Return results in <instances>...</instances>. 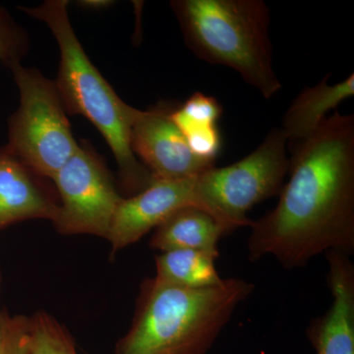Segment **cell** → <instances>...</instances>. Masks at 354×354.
Masks as SVG:
<instances>
[{
  "instance_id": "obj_10",
  "label": "cell",
  "mask_w": 354,
  "mask_h": 354,
  "mask_svg": "<svg viewBox=\"0 0 354 354\" xmlns=\"http://www.w3.org/2000/svg\"><path fill=\"white\" fill-rule=\"evenodd\" d=\"M325 255L332 304L310 321L307 337L317 354H354V264L346 254Z\"/></svg>"
},
{
  "instance_id": "obj_5",
  "label": "cell",
  "mask_w": 354,
  "mask_h": 354,
  "mask_svg": "<svg viewBox=\"0 0 354 354\" xmlns=\"http://www.w3.org/2000/svg\"><path fill=\"white\" fill-rule=\"evenodd\" d=\"M6 66L20 95L19 108L9 118L6 148L39 176L53 180L79 147L57 86L20 60Z\"/></svg>"
},
{
  "instance_id": "obj_20",
  "label": "cell",
  "mask_w": 354,
  "mask_h": 354,
  "mask_svg": "<svg viewBox=\"0 0 354 354\" xmlns=\"http://www.w3.org/2000/svg\"><path fill=\"white\" fill-rule=\"evenodd\" d=\"M0 310H1V309H0Z\"/></svg>"
},
{
  "instance_id": "obj_16",
  "label": "cell",
  "mask_w": 354,
  "mask_h": 354,
  "mask_svg": "<svg viewBox=\"0 0 354 354\" xmlns=\"http://www.w3.org/2000/svg\"><path fill=\"white\" fill-rule=\"evenodd\" d=\"M31 322V354H78L69 330L51 314L35 312Z\"/></svg>"
},
{
  "instance_id": "obj_4",
  "label": "cell",
  "mask_w": 354,
  "mask_h": 354,
  "mask_svg": "<svg viewBox=\"0 0 354 354\" xmlns=\"http://www.w3.org/2000/svg\"><path fill=\"white\" fill-rule=\"evenodd\" d=\"M184 39L200 59L235 70L265 99L281 90L272 65L269 7L262 0L171 2Z\"/></svg>"
},
{
  "instance_id": "obj_19",
  "label": "cell",
  "mask_w": 354,
  "mask_h": 354,
  "mask_svg": "<svg viewBox=\"0 0 354 354\" xmlns=\"http://www.w3.org/2000/svg\"><path fill=\"white\" fill-rule=\"evenodd\" d=\"M81 6L88 7V8H104V7L111 6V1H82L80 2Z\"/></svg>"
},
{
  "instance_id": "obj_14",
  "label": "cell",
  "mask_w": 354,
  "mask_h": 354,
  "mask_svg": "<svg viewBox=\"0 0 354 354\" xmlns=\"http://www.w3.org/2000/svg\"><path fill=\"white\" fill-rule=\"evenodd\" d=\"M218 255L205 251L172 250L156 256V278L189 288L220 285L223 278L216 268Z\"/></svg>"
},
{
  "instance_id": "obj_11",
  "label": "cell",
  "mask_w": 354,
  "mask_h": 354,
  "mask_svg": "<svg viewBox=\"0 0 354 354\" xmlns=\"http://www.w3.org/2000/svg\"><path fill=\"white\" fill-rule=\"evenodd\" d=\"M6 146L0 148V232L28 220L55 221L59 201Z\"/></svg>"
},
{
  "instance_id": "obj_1",
  "label": "cell",
  "mask_w": 354,
  "mask_h": 354,
  "mask_svg": "<svg viewBox=\"0 0 354 354\" xmlns=\"http://www.w3.org/2000/svg\"><path fill=\"white\" fill-rule=\"evenodd\" d=\"M290 179L272 211L251 223L247 258L286 270L320 254L354 253V115L335 111L292 148Z\"/></svg>"
},
{
  "instance_id": "obj_7",
  "label": "cell",
  "mask_w": 354,
  "mask_h": 354,
  "mask_svg": "<svg viewBox=\"0 0 354 354\" xmlns=\"http://www.w3.org/2000/svg\"><path fill=\"white\" fill-rule=\"evenodd\" d=\"M53 181L59 201L53 223L58 234L94 235L108 241L124 197L102 158L88 144H79Z\"/></svg>"
},
{
  "instance_id": "obj_9",
  "label": "cell",
  "mask_w": 354,
  "mask_h": 354,
  "mask_svg": "<svg viewBox=\"0 0 354 354\" xmlns=\"http://www.w3.org/2000/svg\"><path fill=\"white\" fill-rule=\"evenodd\" d=\"M186 207L202 209L195 177L178 180L155 179L138 194L124 198L108 239L111 256L136 243L172 214Z\"/></svg>"
},
{
  "instance_id": "obj_18",
  "label": "cell",
  "mask_w": 354,
  "mask_h": 354,
  "mask_svg": "<svg viewBox=\"0 0 354 354\" xmlns=\"http://www.w3.org/2000/svg\"><path fill=\"white\" fill-rule=\"evenodd\" d=\"M28 37L4 7L0 6V62L20 60L27 53Z\"/></svg>"
},
{
  "instance_id": "obj_17",
  "label": "cell",
  "mask_w": 354,
  "mask_h": 354,
  "mask_svg": "<svg viewBox=\"0 0 354 354\" xmlns=\"http://www.w3.org/2000/svg\"><path fill=\"white\" fill-rule=\"evenodd\" d=\"M31 316L0 310V354H31Z\"/></svg>"
},
{
  "instance_id": "obj_3",
  "label": "cell",
  "mask_w": 354,
  "mask_h": 354,
  "mask_svg": "<svg viewBox=\"0 0 354 354\" xmlns=\"http://www.w3.org/2000/svg\"><path fill=\"white\" fill-rule=\"evenodd\" d=\"M67 0H46L23 12L43 21L57 39L60 64L55 81L65 111L90 120L109 144L121 186L130 196L146 189L155 179L131 148V130L140 109L123 102L86 55L68 15Z\"/></svg>"
},
{
  "instance_id": "obj_6",
  "label": "cell",
  "mask_w": 354,
  "mask_h": 354,
  "mask_svg": "<svg viewBox=\"0 0 354 354\" xmlns=\"http://www.w3.org/2000/svg\"><path fill=\"white\" fill-rule=\"evenodd\" d=\"M288 139L279 129L266 136L256 150L227 165L207 169L195 177V189L203 211L223 227L227 234L250 227L247 213L258 203L277 196L290 171Z\"/></svg>"
},
{
  "instance_id": "obj_15",
  "label": "cell",
  "mask_w": 354,
  "mask_h": 354,
  "mask_svg": "<svg viewBox=\"0 0 354 354\" xmlns=\"http://www.w3.org/2000/svg\"><path fill=\"white\" fill-rule=\"evenodd\" d=\"M223 106L216 97L195 93L181 106H176L171 118L184 137L218 128Z\"/></svg>"
},
{
  "instance_id": "obj_8",
  "label": "cell",
  "mask_w": 354,
  "mask_h": 354,
  "mask_svg": "<svg viewBox=\"0 0 354 354\" xmlns=\"http://www.w3.org/2000/svg\"><path fill=\"white\" fill-rule=\"evenodd\" d=\"M176 106L160 102L140 111L131 130V148L153 176L160 180L193 178L215 167L196 157L171 118Z\"/></svg>"
},
{
  "instance_id": "obj_2",
  "label": "cell",
  "mask_w": 354,
  "mask_h": 354,
  "mask_svg": "<svg viewBox=\"0 0 354 354\" xmlns=\"http://www.w3.org/2000/svg\"><path fill=\"white\" fill-rule=\"evenodd\" d=\"M254 290L252 283L239 278L203 288L147 278L115 354H206Z\"/></svg>"
},
{
  "instance_id": "obj_13",
  "label": "cell",
  "mask_w": 354,
  "mask_h": 354,
  "mask_svg": "<svg viewBox=\"0 0 354 354\" xmlns=\"http://www.w3.org/2000/svg\"><path fill=\"white\" fill-rule=\"evenodd\" d=\"M225 235L227 232L213 216L195 207H186L153 230L149 245L160 253L191 249L220 256L218 242Z\"/></svg>"
},
{
  "instance_id": "obj_12",
  "label": "cell",
  "mask_w": 354,
  "mask_h": 354,
  "mask_svg": "<svg viewBox=\"0 0 354 354\" xmlns=\"http://www.w3.org/2000/svg\"><path fill=\"white\" fill-rule=\"evenodd\" d=\"M330 74L314 87L305 88L283 116V132L292 148L304 143L320 127L327 113L354 95V74L330 85Z\"/></svg>"
}]
</instances>
